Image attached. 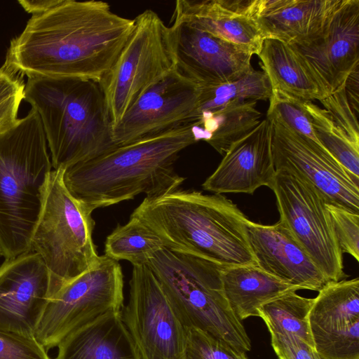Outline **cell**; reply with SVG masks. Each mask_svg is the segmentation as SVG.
<instances>
[{
	"mask_svg": "<svg viewBox=\"0 0 359 359\" xmlns=\"http://www.w3.org/2000/svg\"><path fill=\"white\" fill-rule=\"evenodd\" d=\"M122 318L140 359H184L186 330L147 264L133 266Z\"/></svg>",
	"mask_w": 359,
	"mask_h": 359,
	"instance_id": "obj_11",
	"label": "cell"
},
{
	"mask_svg": "<svg viewBox=\"0 0 359 359\" xmlns=\"http://www.w3.org/2000/svg\"><path fill=\"white\" fill-rule=\"evenodd\" d=\"M25 100L39 115L53 170L91 160L117 147L98 81L76 77H30Z\"/></svg>",
	"mask_w": 359,
	"mask_h": 359,
	"instance_id": "obj_4",
	"label": "cell"
},
{
	"mask_svg": "<svg viewBox=\"0 0 359 359\" xmlns=\"http://www.w3.org/2000/svg\"><path fill=\"white\" fill-rule=\"evenodd\" d=\"M1 256H3V253H2V250H1V249L0 248V257H1Z\"/></svg>",
	"mask_w": 359,
	"mask_h": 359,
	"instance_id": "obj_38",
	"label": "cell"
},
{
	"mask_svg": "<svg viewBox=\"0 0 359 359\" xmlns=\"http://www.w3.org/2000/svg\"><path fill=\"white\" fill-rule=\"evenodd\" d=\"M280 219L331 282L343 280V252L339 245L327 201L313 186L285 171H276L270 188Z\"/></svg>",
	"mask_w": 359,
	"mask_h": 359,
	"instance_id": "obj_10",
	"label": "cell"
},
{
	"mask_svg": "<svg viewBox=\"0 0 359 359\" xmlns=\"http://www.w3.org/2000/svg\"><path fill=\"white\" fill-rule=\"evenodd\" d=\"M195 143L191 125L186 124L69 166L64 170L63 182L92 212L142 193L157 197L183 183L175 163L180 153Z\"/></svg>",
	"mask_w": 359,
	"mask_h": 359,
	"instance_id": "obj_2",
	"label": "cell"
},
{
	"mask_svg": "<svg viewBox=\"0 0 359 359\" xmlns=\"http://www.w3.org/2000/svg\"><path fill=\"white\" fill-rule=\"evenodd\" d=\"M257 55L271 90L303 101H320L325 98L311 74L287 43L265 39Z\"/></svg>",
	"mask_w": 359,
	"mask_h": 359,
	"instance_id": "obj_25",
	"label": "cell"
},
{
	"mask_svg": "<svg viewBox=\"0 0 359 359\" xmlns=\"http://www.w3.org/2000/svg\"><path fill=\"white\" fill-rule=\"evenodd\" d=\"M163 246L161 241L135 218L118 224L107 237L104 255L132 265L147 264L151 254Z\"/></svg>",
	"mask_w": 359,
	"mask_h": 359,
	"instance_id": "obj_28",
	"label": "cell"
},
{
	"mask_svg": "<svg viewBox=\"0 0 359 359\" xmlns=\"http://www.w3.org/2000/svg\"><path fill=\"white\" fill-rule=\"evenodd\" d=\"M184 359H248L226 343L196 327H185Z\"/></svg>",
	"mask_w": 359,
	"mask_h": 359,
	"instance_id": "obj_31",
	"label": "cell"
},
{
	"mask_svg": "<svg viewBox=\"0 0 359 359\" xmlns=\"http://www.w3.org/2000/svg\"><path fill=\"white\" fill-rule=\"evenodd\" d=\"M63 173L53 169L47 177L30 245L48 271L53 296L100 257L93 239V212L70 194Z\"/></svg>",
	"mask_w": 359,
	"mask_h": 359,
	"instance_id": "obj_7",
	"label": "cell"
},
{
	"mask_svg": "<svg viewBox=\"0 0 359 359\" xmlns=\"http://www.w3.org/2000/svg\"><path fill=\"white\" fill-rule=\"evenodd\" d=\"M308 321L324 359H359V278L327 283L313 298Z\"/></svg>",
	"mask_w": 359,
	"mask_h": 359,
	"instance_id": "obj_16",
	"label": "cell"
},
{
	"mask_svg": "<svg viewBox=\"0 0 359 359\" xmlns=\"http://www.w3.org/2000/svg\"><path fill=\"white\" fill-rule=\"evenodd\" d=\"M344 86L320 102L337 126L354 142L359 144L357 115L349 104Z\"/></svg>",
	"mask_w": 359,
	"mask_h": 359,
	"instance_id": "obj_34",
	"label": "cell"
},
{
	"mask_svg": "<svg viewBox=\"0 0 359 359\" xmlns=\"http://www.w3.org/2000/svg\"><path fill=\"white\" fill-rule=\"evenodd\" d=\"M199 86L176 68L147 88L113 127L116 146L188 124L197 104Z\"/></svg>",
	"mask_w": 359,
	"mask_h": 359,
	"instance_id": "obj_14",
	"label": "cell"
},
{
	"mask_svg": "<svg viewBox=\"0 0 359 359\" xmlns=\"http://www.w3.org/2000/svg\"><path fill=\"white\" fill-rule=\"evenodd\" d=\"M271 153L276 171L287 172L313 186L327 203L359 214V186L319 144L294 131L274 116Z\"/></svg>",
	"mask_w": 359,
	"mask_h": 359,
	"instance_id": "obj_12",
	"label": "cell"
},
{
	"mask_svg": "<svg viewBox=\"0 0 359 359\" xmlns=\"http://www.w3.org/2000/svg\"><path fill=\"white\" fill-rule=\"evenodd\" d=\"M345 90L349 104L358 115V66L348 76L345 83Z\"/></svg>",
	"mask_w": 359,
	"mask_h": 359,
	"instance_id": "obj_36",
	"label": "cell"
},
{
	"mask_svg": "<svg viewBox=\"0 0 359 359\" xmlns=\"http://www.w3.org/2000/svg\"><path fill=\"white\" fill-rule=\"evenodd\" d=\"M176 69L198 86L236 79L252 67V55L184 22L169 27Z\"/></svg>",
	"mask_w": 359,
	"mask_h": 359,
	"instance_id": "obj_17",
	"label": "cell"
},
{
	"mask_svg": "<svg viewBox=\"0 0 359 359\" xmlns=\"http://www.w3.org/2000/svg\"><path fill=\"white\" fill-rule=\"evenodd\" d=\"M222 282L226 300L241 321L259 316L264 304L283 294L302 290L265 272L257 265L225 267Z\"/></svg>",
	"mask_w": 359,
	"mask_h": 359,
	"instance_id": "obj_23",
	"label": "cell"
},
{
	"mask_svg": "<svg viewBox=\"0 0 359 359\" xmlns=\"http://www.w3.org/2000/svg\"><path fill=\"white\" fill-rule=\"evenodd\" d=\"M314 134L320 145L342 166L359 186V144L354 142L324 108L305 101Z\"/></svg>",
	"mask_w": 359,
	"mask_h": 359,
	"instance_id": "obj_26",
	"label": "cell"
},
{
	"mask_svg": "<svg viewBox=\"0 0 359 359\" xmlns=\"http://www.w3.org/2000/svg\"><path fill=\"white\" fill-rule=\"evenodd\" d=\"M272 348L279 359H324L315 349L295 335L270 332Z\"/></svg>",
	"mask_w": 359,
	"mask_h": 359,
	"instance_id": "obj_35",
	"label": "cell"
},
{
	"mask_svg": "<svg viewBox=\"0 0 359 359\" xmlns=\"http://www.w3.org/2000/svg\"><path fill=\"white\" fill-rule=\"evenodd\" d=\"M53 296L41 257L30 250L0 265V330L34 337Z\"/></svg>",
	"mask_w": 359,
	"mask_h": 359,
	"instance_id": "obj_15",
	"label": "cell"
},
{
	"mask_svg": "<svg viewBox=\"0 0 359 359\" xmlns=\"http://www.w3.org/2000/svg\"><path fill=\"white\" fill-rule=\"evenodd\" d=\"M57 347L55 359H140L122 311L109 313L77 329Z\"/></svg>",
	"mask_w": 359,
	"mask_h": 359,
	"instance_id": "obj_22",
	"label": "cell"
},
{
	"mask_svg": "<svg viewBox=\"0 0 359 359\" xmlns=\"http://www.w3.org/2000/svg\"><path fill=\"white\" fill-rule=\"evenodd\" d=\"M134 19L102 1L61 0L32 15L13 37L5 63L30 77H76L99 81L110 69L134 28Z\"/></svg>",
	"mask_w": 359,
	"mask_h": 359,
	"instance_id": "obj_1",
	"label": "cell"
},
{
	"mask_svg": "<svg viewBox=\"0 0 359 359\" xmlns=\"http://www.w3.org/2000/svg\"><path fill=\"white\" fill-rule=\"evenodd\" d=\"M130 217L171 250L225 267L256 265L246 233L248 218L222 194L177 189L145 197Z\"/></svg>",
	"mask_w": 359,
	"mask_h": 359,
	"instance_id": "obj_3",
	"label": "cell"
},
{
	"mask_svg": "<svg viewBox=\"0 0 359 359\" xmlns=\"http://www.w3.org/2000/svg\"><path fill=\"white\" fill-rule=\"evenodd\" d=\"M245 226L256 265L265 272L302 290L318 292L331 282L280 219L264 225L248 219Z\"/></svg>",
	"mask_w": 359,
	"mask_h": 359,
	"instance_id": "obj_18",
	"label": "cell"
},
{
	"mask_svg": "<svg viewBox=\"0 0 359 359\" xmlns=\"http://www.w3.org/2000/svg\"><path fill=\"white\" fill-rule=\"evenodd\" d=\"M134 21L118 57L98 81L113 127L147 88L176 68L170 29L158 15L147 9Z\"/></svg>",
	"mask_w": 359,
	"mask_h": 359,
	"instance_id": "obj_8",
	"label": "cell"
},
{
	"mask_svg": "<svg viewBox=\"0 0 359 359\" xmlns=\"http://www.w3.org/2000/svg\"><path fill=\"white\" fill-rule=\"evenodd\" d=\"M252 0H177L170 22H184L258 55L264 38L251 17Z\"/></svg>",
	"mask_w": 359,
	"mask_h": 359,
	"instance_id": "obj_20",
	"label": "cell"
},
{
	"mask_svg": "<svg viewBox=\"0 0 359 359\" xmlns=\"http://www.w3.org/2000/svg\"><path fill=\"white\" fill-rule=\"evenodd\" d=\"M61 0H19L18 4L28 13L32 15L47 12L60 3Z\"/></svg>",
	"mask_w": 359,
	"mask_h": 359,
	"instance_id": "obj_37",
	"label": "cell"
},
{
	"mask_svg": "<svg viewBox=\"0 0 359 359\" xmlns=\"http://www.w3.org/2000/svg\"><path fill=\"white\" fill-rule=\"evenodd\" d=\"M288 45L330 96L358 66L359 0H341L320 32Z\"/></svg>",
	"mask_w": 359,
	"mask_h": 359,
	"instance_id": "obj_13",
	"label": "cell"
},
{
	"mask_svg": "<svg viewBox=\"0 0 359 359\" xmlns=\"http://www.w3.org/2000/svg\"><path fill=\"white\" fill-rule=\"evenodd\" d=\"M0 359H51L34 337L0 330Z\"/></svg>",
	"mask_w": 359,
	"mask_h": 359,
	"instance_id": "obj_33",
	"label": "cell"
},
{
	"mask_svg": "<svg viewBox=\"0 0 359 359\" xmlns=\"http://www.w3.org/2000/svg\"><path fill=\"white\" fill-rule=\"evenodd\" d=\"M276 173L271 153V125L266 117L230 147L202 187L217 194H252L262 186L271 188Z\"/></svg>",
	"mask_w": 359,
	"mask_h": 359,
	"instance_id": "obj_19",
	"label": "cell"
},
{
	"mask_svg": "<svg viewBox=\"0 0 359 359\" xmlns=\"http://www.w3.org/2000/svg\"><path fill=\"white\" fill-rule=\"evenodd\" d=\"M313 302V298L289 292L262 305L259 317L264 321L269 333L291 334L314 348L308 321Z\"/></svg>",
	"mask_w": 359,
	"mask_h": 359,
	"instance_id": "obj_27",
	"label": "cell"
},
{
	"mask_svg": "<svg viewBox=\"0 0 359 359\" xmlns=\"http://www.w3.org/2000/svg\"><path fill=\"white\" fill-rule=\"evenodd\" d=\"M304 102L283 93L271 90L266 116L276 117L294 131L320 145L314 134Z\"/></svg>",
	"mask_w": 359,
	"mask_h": 359,
	"instance_id": "obj_29",
	"label": "cell"
},
{
	"mask_svg": "<svg viewBox=\"0 0 359 359\" xmlns=\"http://www.w3.org/2000/svg\"><path fill=\"white\" fill-rule=\"evenodd\" d=\"M341 0H252L250 15L264 39L290 44L320 32Z\"/></svg>",
	"mask_w": 359,
	"mask_h": 359,
	"instance_id": "obj_21",
	"label": "cell"
},
{
	"mask_svg": "<svg viewBox=\"0 0 359 359\" xmlns=\"http://www.w3.org/2000/svg\"><path fill=\"white\" fill-rule=\"evenodd\" d=\"M123 309V275L118 261L101 255L86 271L64 285L50 299L34 337L48 351L69 334Z\"/></svg>",
	"mask_w": 359,
	"mask_h": 359,
	"instance_id": "obj_9",
	"label": "cell"
},
{
	"mask_svg": "<svg viewBox=\"0 0 359 359\" xmlns=\"http://www.w3.org/2000/svg\"><path fill=\"white\" fill-rule=\"evenodd\" d=\"M341 252L359 261V214L326 203Z\"/></svg>",
	"mask_w": 359,
	"mask_h": 359,
	"instance_id": "obj_32",
	"label": "cell"
},
{
	"mask_svg": "<svg viewBox=\"0 0 359 359\" xmlns=\"http://www.w3.org/2000/svg\"><path fill=\"white\" fill-rule=\"evenodd\" d=\"M256 105L254 100H235L217 109L195 115L188 124L196 142L205 141L224 154L260 122L261 113Z\"/></svg>",
	"mask_w": 359,
	"mask_h": 359,
	"instance_id": "obj_24",
	"label": "cell"
},
{
	"mask_svg": "<svg viewBox=\"0 0 359 359\" xmlns=\"http://www.w3.org/2000/svg\"><path fill=\"white\" fill-rule=\"evenodd\" d=\"M147 264L159 282L185 327H196L246 353L250 340L225 297L222 272L225 266L164 246Z\"/></svg>",
	"mask_w": 359,
	"mask_h": 359,
	"instance_id": "obj_6",
	"label": "cell"
},
{
	"mask_svg": "<svg viewBox=\"0 0 359 359\" xmlns=\"http://www.w3.org/2000/svg\"><path fill=\"white\" fill-rule=\"evenodd\" d=\"M48 149L33 108L0 134V248L5 259L30 251L44 187L53 170Z\"/></svg>",
	"mask_w": 359,
	"mask_h": 359,
	"instance_id": "obj_5",
	"label": "cell"
},
{
	"mask_svg": "<svg viewBox=\"0 0 359 359\" xmlns=\"http://www.w3.org/2000/svg\"><path fill=\"white\" fill-rule=\"evenodd\" d=\"M24 75L5 62L0 67V134L18 121V110L25 100Z\"/></svg>",
	"mask_w": 359,
	"mask_h": 359,
	"instance_id": "obj_30",
	"label": "cell"
}]
</instances>
